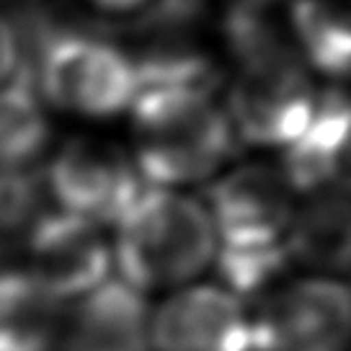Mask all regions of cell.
<instances>
[{
    "label": "cell",
    "instance_id": "4",
    "mask_svg": "<svg viewBox=\"0 0 351 351\" xmlns=\"http://www.w3.org/2000/svg\"><path fill=\"white\" fill-rule=\"evenodd\" d=\"M34 86L47 106L111 119L134 106L143 90L140 70L121 42L86 32L44 29L34 42Z\"/></svg>",
    "mask_w": 351,
    "mask_h": 351
},
{
    "label": "cell",
    "instance_id": "16",
    "mask_svg": "<svg viewBox=\"0 0 351 351\" xmlns=\"http://www.w3.org/2000/svg\"><path fill=\"white\" fill-rule=\"evenodd\" d=\"M47 184L32 168L0 171V243L29 238L44 217Z\"/></svg>",
    "mask_w": 351,
    "mask_h": 351
},
{
    "label": "cell",
    "instance_id": "19",
    "mask_svg": "<svg viewBox=\"0 0 351 351\" xmlns=\"http://www.w3.org/2000/svg\"><path fill=\"white\" fill-rule=\"evenodd\" d=\"M90 3L104 13H117V16H121V13H140L153 0H90Z\"/></svg>",
    "mask_w": 351,
    "mask_h": 351
},
{
    "label": "cell",
    "instance_id": "5",
    "mask_svg": "<svg viewBox=\"0 0 351 351\" xmlns=\"http://www.w3.org/2000/svg\"><path fill=\"white\" fill-rule=\"evenodd\" d=\"M323 90L302 57L238 65L225 109L241 145L285 150L307 127Z\"/></svg>",
    "mask_w": 351,
    "mask_h": 351
},
{
    "label": "cell",
    "instance_id": "10",
    "mask_svg": "<svg viewBox=\"0 0 351 351\" xmlns=\"http://www.w3.org/2000/svg\"><path fill=\"white\" fill-rule=\"evenodd\" d=\"M150 320L143 292L111 276L80 297L62 330V351H153Z\"/></svg>",
    "mask_w": 351,
    "mask_h": 351
},
{
    "label": "cell",
    "instance_id": "6",
    "mask_svg": "<svg viewBox=\"0 0 351 351\" xmlns=\"http://www.w3.org/2000/svg\"><path fill=\"white\" fill-rule=\"evenodd\" d=\"M47 194L60 212L114 228L147 186L130 150L101 137L67 140L44 173Z\"/></svg>",
    "mask_w": 351,
    "mask_h": 351
},
{
    "label": "cell",
    "instance_id": "3",
    "mask_svg": "<svg viewBox=\"0 0 351 351\" xmlns=\"http://www.w3.org/2000/svg\"><path fill=\"white\" fill-rule=\"evenodd\" d=\"M111 253L117 276L137 292H173L212 269L217 232L199 197L145 186L114 225Z\"/></svg>",
    "mask_w": 351,
    "mask_h": 351
},
{
    "label": "cell",
    "instance_id": "9",
    "mask_svg": "<svg viewBox=\"0 0 351 351\" xmlns=\"http://www.w3.org/2000/svg\"><path fill=\"white\" fill-rule=\"evenodd\" d=\"M29 274L60 302L80 300L111 279L114 253L101 225L67 212H44L26 238Z\"/></svg>",
    "mask_w": 351,
    "mask_h": 351
},
{
    "label": "cell",
    "instance_id": "7",
    "mask_svg": "<svg viewBox=\"0 0 351 351\" xmlns=\"http://www.w3.org/2000/svg\"><path fill=\"white\" fill-rule=\"evenodd\" d=\"M256 351H349L351 285L313 274L276 289L253 313Z\"/></svg>",
    "mask_w": 351,
    "mask_h": 351
},
{
    "label": "cell",
    "instance_id": "2",
    "mask_svg": "<svg viewBox=\"0 0 351 351\" xmlns=\"http://www.w3.org/2000/svg\"><path fill=\"white\" fill-rule=\"evenodd\" d=\"M130 114V153L147 186L212 181L241 145L212 83L145 86Z\"/></svg>",
    "mask_w": 351,
    "mask_h": 351
},
{
    "label": "cell",
    "instance_id": "14",
    "mask_svg": "<svg viewBox=\"0 0 351 351\" xmlns=\"http://www.w3.org/2000/svg\"><path fill=\"white\" fill-rule=\"evenodd\" d=\"M222 34L235 65L300 57L292 34V0H232Z\"/></svg>",
    "mask_w": 351,
    "mask_h": 351
},
{
    "label": "cell",
    "instance_id": "1",
    "mask_svg": "<svg viewBox=\"0 0 351 351\" xmlns=\"http://www.w3.org/2000/svg\"><path fill=\"white\" fill-rule=\"evenodd\" d=\"M282 165L243 163L209 181L207 204L217 232V274L238 297L261 295L292 263L287 235L295 199Z\"/></svg>",
    "mask_w": 351,
    "mask_h": 351
},
{
    "label": "cell",
    "instance_id": "13",
    "mask_svg": "<svg viewBox=\"0 0 351 351\" xmlns=\"http://www.w3.org/2000/svg\"><path fill=\"white\" fill-rule=\"evenodd\" d=\"M292 34L310 70L351 80V0H292Z\"/></svg>",
    "mask_w": 351,
    "mask_h": 351
},
{
    "label": "cell",
    "instance_id": "8",
    "mask_svg": "<svg viewBox=\"0 0 351 351\" xmlns=\"http://www.w3.org/2000/svg\"><path fill=\"white\" fill-rule=\"evenodd\" d=\"M153 351H256L253 313L222 285L173 289L150 320Z\"/></svg>",
    "mask_w": 351,
    "mask_h": 351
},
{
    "label": "cell",
    "instance_id": "15",
    "mask_svg": "<svg viewBox=\"0 0 351 351\" xmlns=\"http://www.w3.org/2000/svg\"><path fill=\"white\" fill-rule=\"evenodd\" d=\"M47 104L29 70L0 86V171L32 168L49 145Z\"/></svg>",
    "mask_w": 351,
    "mask_h": 351
},
{
    "label": "cell",
    "instance_id": "17",
    "mask_svg": "<svg viewBox=\"0 0 351 351\" xmlns=\"http://www.w3.org/2000/svg\"><path fill=\"white\" fill-rule=\"evenodd\" d=\"M21 70H26L21 32L8 16L0 13V86L21 75Z\"/></svg>",
    "mask_w": 351,
    "mask_h": 351
},
{
    "label": "cell",
    "instance_id": "12",
    "mask_svg": "<svg viewBox=\"0 0 351 351\" xmlns=\"http://www.w3.org/2000/svg\"><path fill=\"white\" fill-rule=\"evenodd\" d=\"M60 300L26 269L0 271V351H52L62 333Z\"/></svg>",
    "mask_w": 351,
    "mask_h": 351
},
{
    "label": "cell",
    "instance_id": "11",
    "mask_svg": "<svg viewBox=\"0 0 351 351\" xmlns=\"http://www.w3.org/2000/svg\"><path fill=\"white\" fill-rule=\"evenodd\" d=\"M289 258L315 274L351 271V197L339 189L305 194L287 235Z\"/></svg>",
    "mask_w": 351,
    "mask_h": 351
},
{
    "label": "cell",
    "instance_id": "18",
    "mask_svg": "<svg viewBox=\"0 0 351 351\" xmlns=\"http://www.w3.org/2000/svg\"><path fill=\"white\" fill-rule=\"evenodd\" d=\"M330 189H339V191L351 197V114L346 119V130H343V137H341L339 153H336Z\"/></svg>",
    "mask_w": 351,
    "mask_h": 351
}]
</instances>
